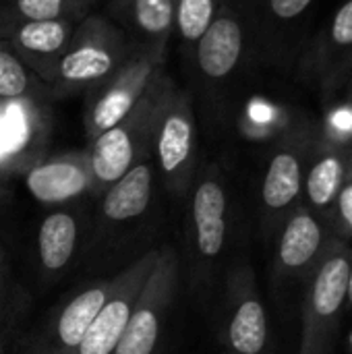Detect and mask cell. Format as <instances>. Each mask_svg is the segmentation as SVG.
<instances>
[{
  "instance_id": "obj_3",
  "label": "cell",
  "mask_w": 352,
  "mask_h": 354,
  "mask_svg": "<svg viewBox=\"0 0 352 354\" xmlns=\"http://www.w3.org/2000/svg\"><path fill=\"white\" fill-rule=\"evenodd\" d=\"M249 62H253L251 0H220L216 19L191 58L197 81L212 93L220 91Z\"/></svg>"
},
{
  "instance_id": "obj_13",
  "label": "cell",
  "mask_w": 352,
  "mask_h": 354,
  "mask_svg": "<svg viewBox=\"0 0 352 354\" xmlns=\"http://www.w3.org/2000/svg\"><path fill=\"white\" fill-rule=\"evenodd\" d=\"M81 19L0 21V37L10 44L15 54L25 62L27 68L35 73L50 93L58 64Z\"/></svg>"
},
{
  "instance_id": "obj_24",
  "label": "cell",
  "mask_w": 352,
  "mask_h": 354,
  "mask_svg": "<svg viewBox=\"0 0 352 354\" xmlns=\"http://www.w3.org/2000/svg\"><path fill=\"white\" fill-rule=\"evenodd\" d=\"M218 8L220 0H174V33L189 64L199 39L216 19Z\"/></svg>"
},
{
  "instance_id": "obj_10",
  "label": "cell",
  "mask_w": 352,
  "mask_h": 354,
  "mask_svg": "<svg viewBox=\"0 0 352 354\" xmlns=\"http://www.w3.org/2000/svg\"><path fill=\"white\" fill-rule=\"evenodd\" d=\"M158 172L149 160L135 164L122 178L100 195V216L91 222V243L102 239H120L122 232L133 230L151 212L156 195Z\"/></svg>"
},
{
  "instance_id": "obj_32",
  "label": "cell",
  "mask_w": 352,
  "mask_h": 354,
  "mask_svg": "<svg viewBox=\"0 0 352 354\" xmlns=\"http://www.w3.org/2000/svg\"><path fill=\"white\" fill-rule=\"evenodd\" d=\"M351 71H352V66L349 68V73H351ZM349 73H346V75H349ZM346 75H344V79H346ZM344 79H342V83H344ZM342 83H340V87H342ZM338 91H340V89H338Z\"/></svg>"
},
{
  "instance_id": "obj_9",
  "label": "cell",
  "mask_w": 352,
  "mask_h": 354,
  "mask_svg": "<svg viewBox=\"0 0 352 354\" xmlns=\"http://www.w3.org/2000/svg\"><path fill=\"white\" fill-rule=\"evenodd\" d=\"M158 249L135 257L127 268L112 276V288L89 324L75 354H112L135 307V301L156 263Z\"/></svg>"
},
{
  "instance_id": "obj_27",
  "label": "cell",
  "mask_w": 352,
  "mask_h": 354,
  "mask_svg": "<svg viewBox=\"0 0 352 354\" xmlns=\"http://www.w3.org/2000/svg\"><path fill=\"white\" fill-rule=\"evenodd\" d=\"M8 261H6V253L0 245V313H2V303H4V295L8 288Z\"/></svg>"
},
{
  "instance_id": "obj_17",
  "label": "cell",
  "mask_w": 352,
  "mask_h": 354,
  "mask_svg": "<svg viewBox=\"0 0 352 354\" xmlns=\"http://www.w3.org/2000/svg\"><path fill=\"white\" fill-rule=\"evenodd\" d=\"M106 17L127 33L135 50L166 56L174 35V0H108Z\"/></svg>"
},
{
  "instance_id": "obj_4",
  "label": "cell",
  "mask_w": 352,
  "mask_h": 354,
  "mask_svg": "<svg viewBox=\"0 0 352 354\" xmlns=\"http://www.w3.org/2000/svg\"><path fill=\"white\" fill-rule=\"evenodd\" d=\"M197 151L199 139L193 100L172 81L166 91L151 143V162L170 195H189L199 172Z\"/></svg>"
},
{
  "instance_id": "obj_29",
  "label": "cell",
  "mask_w": 352,
  "mask_h": 354,
  "mask_svg": "<svg viewBox=\"0 0 352 354\" xmlns=\"http://www.w3.org/2000/svg\"><path fill=\"white\" fill-rule=\"evenodd\" d=\"M77 6H79V10H83V12H89V8L95 4V2H100V0H73Z\"/></svg>"
},
{
  "instance_id": "obj_16",
  "label": "cell",
  "mask_w": 352,
  "mask_h": 354,
  "mask_svg": "<svg viewBox=\"0 0 352 354\" xmlns=\"http://www.w3.org/2000/svg\"><path fill=\"white\" fill-rule=\"evenodd\" d=\"M29 195L44 205H68L91 193V164L87 149L41 158L25 172Z\"/></svg>"
},
{
  "instance_id": "obj_25",
  "label": "cell",
  "mask_w": 352,
  "mask_h": 354,
  "mask_svg": "<svg viewBox=\"0 0 352 354\" xmlns=\"http://www.w3.org/2000/svg\"><path fill=\"white\" fill-rule=\"evenodd\" d=\"M85 15L73 0H6V10L0 15V21L81 19Z\"/></svg>"
},
{
  "instance_id": "obj_6",
  "label": "cell",
  "mask_w": 352,
  "mask_h": 354,
  "mask_svg": "<svg viewBox=\"0 0 352 354\" xmlns=\"http://www.w3.org/2000/svg\"><path fill=\"white\" fill-rule=\"evenodd\" d=\"M228 232V193L216 166L197 172L189 191L187 241L191 278H203L205 270L222 255Z\"/></svg>"
},
{
  "instance_id": "obj_33",
  "label": "cell",
  "mask_w": 352,
  "mask_h": 354,
  "mask_svg": "<svg viewBox=\"0 0 352 354\" xmlns=\"http://www.w3.org/2000/svg\"><path fill=\"white\" fill-rule=\"evenodd\" d=\"M346 100H349V104H351V106H352V95H349V97H346Z\"/></svg>"
},
{
  "instance_id": "obj_28",
  "label": "cell",
  "mask_w": 352,
  "mask_h": 354,
  "mask_svg": "<svg viewBox=\"0 0 352 354\" xmlns=\"http://www.w3.org/2000/svg\"><path fill=\"white\" fill-rule=\"evenodd\" d=\"M8 340H10V328H6L0 334V354H10L8 353Z\"/></svg>"
},
{
  "instance_id": "obj_34",
  "label": "cell",
  "mask_w": 352,
  "mask_h": 354,
  "mask_svg": "<svg viewBox=\"0 0 352 354\" xmlns=\"http://www.w3.org/2000/svg\"><path fill=\"white\" fill-rule=\"evenodd\" d=\"M351 351H352V334H351Z\"/></svg>"
},
{
  "instance_id": "obj_1",
  "label": "cell",
  "mask_w": 352,
  "mask_h": 354,
  "mask_svg": "<svg viewBox=\"0 0 352 354\" xmlns=\"http://www.w3.org/2000/svg\"><path fill=\"white\" fill-rule=\"evenodd\" d=\"M127 33L106 15L87 12L75 27L73 39L50 85V97L64 100L91 91L110 79L133 54Z\"/></svg>"
},
{
  "instance_id": "obj_23",
  "label": "cell",
  "mask_w": 352,
  "mask_h": 354,
  "mask_svg": "<svg viewBox=\"0 0 352 354\" xmlns=\"http://www.w3.org/2000/svg\"><path fill=\"white\" fill-rule=\"evenodd\" d=\"M349 174V162L344 153L336 149L324 151L309 168L305 178V191L315 207H328L338 197Z\"/></svg>"
},
{
  "instance_id": "obj_11",
  "label": "cell",
  "mask_w": 352,
  "mask_h": 354,
  "mask_svg": "<svg viewBox=\"0 0 352 354\" xmlns=\"http://www.w3.org/2000/svg\"><path fill=\"white\" fill-rule=\"evenodd\" d=\"M295 66L305 83L324 93H338L352 66V0L342 2L322 31L305 44Z\"/></svg>"
},
{
  "instance_id": "obj_26",
  "label": "cell",
  "mask_w": 352,
  "mask_h": 354,
  "mask_svg": "<svg viewBox=\"0 0 352 354\" xmlns=\"http://www.w3.org/2000/svg\"><path fill=\"white\" fill-rule=\"evenodd\" d=\"M338 212H340L342 220L346 222V226L352 228V174L338 193Z\"/></svg>"
},
{
  "instance_id": "obj_18",
  "label": "cell",
  "mask_w": 352,
  "mask_h": 354,
  "mask_svg": "<svg viewBox=\"0 0 352 354\" xmlns=\"http://www.w3.org/2000/svg\"><path fill=\"white\" fill-rule=\"evenodd\" d=\"M230 317L226 340L237 354H259L268 342V317L261 301L253 292V276L237 270L228 276Z\"/></svg>"
},
{
  "instance_id": "obj_30",
  "label": "cell",
  "mask_w": 352,
  "mask_h": 354,
  "mask_svg": "<svg viewBox=\"0 0 352 354\" xmlns=\"http://www.w3.org/2000/svg\"><path fill=\"white\" fill-rule=\"evenodd\" d=\"M340 91H344V93H346V97L352 95V71L346 75V79H344V83H342Z\"/></svg>"
},
{
  "instance_id": "obj_15",
  "label": "cell",
  "mask_w": 352,
  "mask_h": 354,
  "mask_svg": "<svg viewBox=\"0 0 352 354\" xmlns=\"http://www.w3.org/2000/svg\"><path fill=\"white\" fill-rule=\"evenodd\" d=\"M91 234L89 216L73 205L50 212L37 228V261L48 280L64 276L85 253Z\"/></svg>"
},
{
  "instance_id": "obj_19",
  "label": "cell",
  "mask_w": 352,
  "mask_h": 354,
  "mask_svg": "<svg viewBox=\"0 0 352 354\" xmlns=\"http://www.w3.org/2000/svg\"><path fill=\"white\" fill-rule=\"evenodd\" d=\"M307 139V133H295L286 145L274 151L261 185V199L268 209L280 212L299 197L303 187V156Z\"/></svg>"
},
{
  "instance_id": "obj_22",
  "label": "cell",
  "mask_w": 352,
  "mask_h": 354,
  "mask_svg": "<svg viewBox=\"0 0 352 354\" xmlns=\"http://www.w3.org/2000/svg\"><path fill=\"white\" fill-rule=\"evenodd\" d=\"M319 245H322L319 224L309 214L301 212L290 218V222L282 232L280 247H278L280 263L286 270H299L315 257Z\"/></svg>"
},
{
  "instance_id": "obj_14",
  "label": "cell",
  "mask_w": 352,
  "mask_h": 354,
  "mask_svg": "<svg viewBox=\"0 0 352 354\" xmlns=\"http://www.w3.org/2000/svg\"><path fill=\"white\" fill-rule=\"evenodd\" d=\"M44 102H0V176L27 172L44 158Z\"/></svg>"
},
{
  "instance_id": "obj_5",
  "label": "cell",
  "mask_w": 352,
  "mask_h": 354,
  "mask_svg": "<svg viewBox=\"0 0 352 354\" xmlns=\"http://www.w3.org/2000/svg\"><path fill=\"white\" fill-rule=\"evenodd\" d=\"M178 286L180 257L172 245H162L158 247L156 263L112 354H156L164 324L176 301Z\"/></svg>"
},
{
  "instance_id": "obj_7",
  "label": "cell",
  "mask_w": 352,
  "mask_h": 354,
  "mask_svg": "<svg viewBox=\"0 0 352 354\" xmlns=\"http://www.w3.org/2000/svg\"><path fill=\"white\" fill-rule=\"evenodd\" d=\"M166 68V56L135 52L110 79L87 91L85 135L91 143L98 135L120 122L149 89L158 73Z\"/></svg>"
},
{
  "instance_id": "obj_8",
  "label": "cell",
  "mask_w": 352,
  "mask_h": 354,
  "mask_svg": "<svg viewBox=\"0 0 352 354\" xmlns=\"http://www.w3.org/2000/svg\"><path fill=\"white\" fill-rule=\"evenodd\" d=\"M317 0H251L253 60L290 68L305 48V25Z\"/></svg>"
},
{
  "instance_id": "obj_21",
  "label": "cell",
  "mask_w": 352,
  "mask_h": 354,
  "mask_svg": "<svg viewBox=\"0 0 352 354\" xmlns=\"http://www.w3.org/2000/svg\"><path fill=\"white\" fill-rule=\"evenodd\" d=\"M349 272H351V263L342 255L328 259L319 268V272L313 280V288H311V313H313V317L330 319L340 311V307L346 299Z\"/></svg>"
},
{
  "instance_id": "obj_2",
  "label": "cell",
  "mask_w": 352,
  "mask_h": 354,
  "mask_svg": "<svg viewBox=\"0 0 352 354\" xmlns=\"http://www.w3.org/2000/svg\"><path fill=\"white\" fill-rule=\"evenodd\" d=\"M172 77L164 68L158 73L137 106L120 122L89 143L87 153L91 164V195L100 197L135 164L151 158L154 131Z\"/></svg>"
},
{
  "instance_id": "obj_20",
  "label": "cell",
  "mask_w": 352,
  "mask_h": 354,
  "mask_svg": "<svg viewBox=\"0 0 352 354\" xmlns=\"http://www.w3.org/2000/svg\"><path fill=\"white\" fill-rule=\"evenodd\" d=\"M48 87L0 37V102H46Z\"/></svg>"
},
{
  "instance_id": "obj_31",
  "label": "cell",
  "mask_w": 352,
  "mask_h": 354,
  "mask_svg": "<svg viewBox=\"0 0 352 354\" xmlns=\"http://www.w3.org/2000/svg\"><path fill=\"white\" fill-rule=\"evenodd\" d=\"M346 297L351 299V303H352V266H351V272H349V288H346Z\"/></svg>"
},
{
  "instance_id": "obj_12",
  "label": "cell",
  "mask_w": 352,
  "mask_h": 354,
  "mask_svg": "<svg viewBox=\"0 0 352 354\" xmlns=\"http://www.w3.org/2000/svg\"><path fill=\"white\" fill-rule=\"evenodd\" d=\"M112 288V276L83 286L60 303L19 354H75Z\"/></svg>"
}]
</instances>
